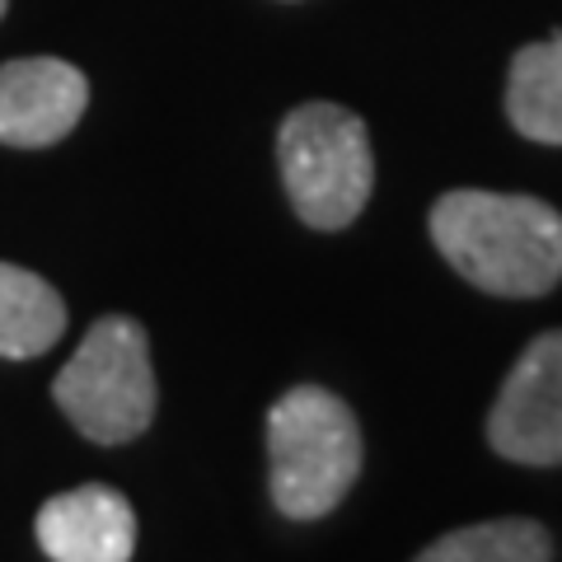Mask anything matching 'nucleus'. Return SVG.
Instances as JSON below:
<instances>
[{"instance_id": "4", "label": "nucleus", "mask_w": 562, "mask_h": 562, "mask_svg": "<svg viewBox=\"0 0 562 562\" xmlns=\"http://www.w3.org/2000/svg\"><path fill=\"white\" fill-rule=\"evenodd\" d=\"M277 165L295 216L314 231L351 225L375 183L366 122L338 103H301L295 113H286L277 136Z\"/></svg>"}, {"instance_id": "8", "label": "nucleus", "mask_w": 562, "mask_h": 562, "mask_svg": "<svg viewBox=\"0 0 562 562\" xmlns=\"http://www.w3.org/2000/svg\"><path fill=\"white\" fill-rule=\"evenodd\" d=\"M506 117L539 146H562V33L516 52L506 76Z\"/></svg>"}, {"instance_id": "9", "label": "nucleus", "mask_w": 562, "mask_h": 562, "mask_svg": "<svg viewBox=\"0 0 562 562\" xmlns=\"http://www.w3.org/2000/svg\"><path fill=\"white\" fill-rule=\"evenodd\" d=\"M66 333V301L38 272L0 262V357L29 361L57 347Z\"/></svg>"}, {"instance_id": "7", "label": "nucleus", "mask_w": 562, "mask_h": 562, "mask_svg": "<svg viewBox=\"0 0 562 562\" xmlns=\"http://www.w3.org/2000/svg\"><path fill=\"white\" fill-rule=\"evenodd\" d=\"M33 530L52 562H132L136 553L132 502L109 483H85L43 502Z\"/></svg>"}, {"instance_id": "3", "label": "nucleus", "mask_w": 562, "mask_h": 562, "mask_svg": "<svg viewBox=\"0 0 562 562\" xmlns=\"http://www.w3.org/2000/svg\"><path fill=\"white\" fill-rule=\"evenodd\" d=\"M52 398L70 427L99 446L136 441L155 417V371L150 338L127 314H103L85 333L76 357L52 380Z\"/></svg>"}, {"instance_id": "10", "label": "nucleus", "mask_w": 562, "mask_h": 562, "mask_svg": "<svg viewBox=\"0 0 562 562\" xmlns=\"http://www.w3.org/2000/svg\"><path fill=\"white\" fill-rule=\"evenodd\" d=\"M549 558H553V539L539 520L502 516L441 535L413 562H549Z\"/></svg>"}, {"instance_id": "5", "label": "nucleus", "mask_w": 562, "mask_h": 562, "mask_svg": "<svg viewBox=\"0 0 562 562\" xmlns=\"http://www.w3.org/2000/svg\"><path fill=\"white\" fill-rule=\"evenodd\" d=\"M487 446L512 464H562V328L520 351L487 413Z\"/></svg>"}, {"instance_id": "1", "label": "nucleus", "mask_w": 562, "mask_h": 562, "mask_svg": "<svg viewBox=\"0 0 562 562\" xmlns=\"http://www.w3.org/2000/svg\"><path fill=\"white\" fill-rule=\"evenodd\" d=\"M431 239L487 295H549L562 281V211L520 192L454 188L431 206Z\"/></svg>"}, {"instance_id": "11", "label": "nucleus", "mask_w": 562, "mask_h": 562, "mask_svg": "<svg viewBox=\"0 0 562 562\" xmlns=\"http://www.w3.org/2000/svg\"><path fill=\"white\" fill-rule=\"evenodd\" d=\"M0 14H5V0H0Z\"/></svg>"}, {"instance_id": "6", "label": "nucleus", "mask_w": 562, "mask_h": 562, "mask_svg": "<svg viewBox=\"0 0 562 562\" xmlns=\"http://www.w3.org/2000/svg\"><path fill=\"white\" fill-rule=\"evenodd\" d=\"M90 80L61 57H20L0 66V146L43 150L76 132Z\"/></svg>"}, {"instance_id": "2", "label": "nucleus", "mask_w": 562, "mask_h": 562, "mask_svg": "<svg viewBox=\"0 0 562 562\" xmlns=\"http://www.w3.org/2000/svg\"><path fill=\"white\" fill-rule=\"evenodd\" d=\"M272 502L291 520H319L342 506L361 473L357 413L319 384H295L268 408Z\"/></svg>"}]
</instances>
